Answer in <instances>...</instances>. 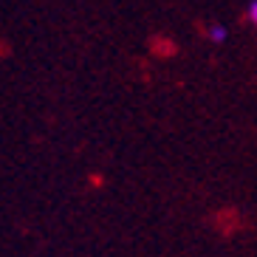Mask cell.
Wrapping results in <instances>:
<instances>
[{"label":"cell","mask_w":257,"mask_h":257,"mask_svg":"<svg viewBox=\"0 0 257 257\" xmlns=\"http://www.w3.org/2000/svg\"><path fill=\"white\" fill-rule=\"evenodd\" d=\"M204 37H206V43H209V46H223V43L229 40L226 23H209L204 29Z\"/></svg>","instance_id":"cell-1"},{"label":"cell","mask_w":257,"mask_h":257,"mask_svg":"<svg viewBox=\"0 0 257 257\" xmlns=\"http://www.w3.org/2000/svg\"><path fill=\"white\" fill-rule=\"evenodd\" d=\"M246 15H249V23L257 29V0H249V6H246Z\"/></svg>","instance_id":"cell-2"}]
</instances>
